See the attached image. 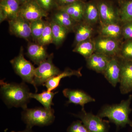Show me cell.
Wrapping results in <instances>:
<instances>
[{"label": "cell", "instance_id": "cell-27", "mask_svg": "<svg viewBox=\"0 0 132 132\" xmlns=\"http://www.w3.org/2000/svg\"><path fill=\"white\" fill-rule=\"evenodd\" d=\"M118 7L121 22L132 21V0L122 3Z\"/></svg>", "mask_w": 132, "mask_h": 132}, {"label": "cell", "instance_id": "cell-36", "mask_svg": "<svg viewBox=\"0 0 132 132\" xmlns=\"http://www.w3.org/2000/svg\"><path fill=\"white\" fill-rule=\"evenodd\" d=\"M19 1V3L21 5L26 3V2H27L30 0H18Z\"/></svg>", "mask_w": 132, "mask_h": 132}, {"label": "cell", "instance_id": "cell-9", "mask_svg": "<svg viewBox=\"0 0 132 132\" xmlns=\"http://www.w3.org/2000/svg\"><path fill=\"white\" fill-rule=\"evenodd\" d=\"M48 14L35 0H30L21 5L19 15L31 22L47 17Z\"/></svg>", "mask_w": 132, "mask_h": 132}, {"label": "cell", "instance_id": "cell-11", "mask_svg": "<svg viewBox=\"0 0 132 132\" xmlns=\"http://www.w3.org/2000/svg\"><path fill=\"white\" fill-rule=\"evenodd\" d=\"M119 57L121 66L120 90L121 94H127L132 91V61Z\"/></svg>", "mask_w": 132, "mask_h": 132}, {"label": "cell", "instance_id": "cell-3", "mask_svg": "<svg viewBox=\"0 0 132 132\" xmlns=\"http://www.w3.org/2000/svg\"><path fill=\"white\" fill-rule=\"evenodd\" d=\"M53 109L44 107L27 108L21 113V119L26 125V128L32 129L35 126H46L52 125L55 119Z\"/></svg>", "mask_w": 132, "mask_h": 132}, {"label": "cell", "instance_id": "cell-19", "mask_svg": "<svg viewBox=\"0 0 132 132\" xmlns=\"http://www.w3.org/2000/svg\"><path fill=\"white\" fill-rule=\"evenodd\" d=\"M86 2L83 0H79L76 2L59 8L60 10L65 12L76 21L79 22L83 20Z\"/></svg>", "mask_w": 132, "mask_h": 132}, {"label": "cell", "instance_id": "cell-21", "mask_svg": "<svg viewBox=\"0 0 132 132\" xmlns=\"http://www.w3.org/2000/svg\"><path fill=\"white\" fill-rule=\"evenodd\" d=\"M98 35L123 39L122 22L106 25H100L97 29Z\"/></svg>", "mask_w": 132, "mask_h": 132}, {"label": "cell", "instance_id": "cell-35", "mask_svg": "<svg viewBox=\"0 0 132 132\" xmlns=\"http://www.w3.org/2000/svg\"><path fill=\"white\" fill-rule=\"evenodd\" d=\"M10 132H34L33 131L32 129H29V128H26L25 130L22 131H12Z\"/></svg>", "mask_w": 132, "mask_h": 132}, {"label": "cell", "instance_id": "cell-30", "mask_svg": "<svg viewBox=\"0 0 132 132\" xmlns=\"http://www.w3.org/2000/svg\"><path fill=\"white\" fill-rule=\"evenodd\" d=\"M67 132H90L87 130L81 120L73 121L68 128Z\"/></svg>", "mask_w": 132, "mask_h": 132}, {"label": "cell", "instance_id": "cell-26", "mask_svg": "<svg viewBox=\"0 0 132 132\" xmlns=\"http://www.w3.org/2000/svg\"><path fill=\"white\" fill-rule=\"evenodd\" d=\"M46 22L42 19L31 22V35L35 42H37L40 38L45 29Z\"/></svg>", "mask_w": 132, "mask_h": 132}, {"label": "cell", "instance_id": "cell-1", "mask_svg": "<svg viewBox=\"0 0 132 132\" xmlns=\"http://www.w3.org/2000/svg\"><path fill=\"white\" fill-rule=\"evenodd\" d=\"M0 86L1 97L7 106L21 108L23 110L28 108L31 92L26 82H8L1 80Z\"/></svg>", "mask_w": 132, "mask_h": 132}, {"label": "cell", "instance_id": "cell-14", "mask_svg": "<svg viewBox=\"0 0 132 132\" xmlns=\"http://www.w3.org/2000/svg\"><path fill=\"white\" fill-rule=\"evenodd\" d=\"M112 58L102 54L94 53L86 59L87 67L97 73L103 74Z\"/></svg>", "mask_w": 132, "mask_h": 132}, {"label": "cell", "instance_id": "cell-10", "mask_svg": "<svg viewBox=\"0 0 132 132\" xmlns=\"http://www.w3.org/2000/svg\"><path fill=\"white\" fill-rule=\"evenodd\" d=\"M8 21L10 32L12 34L27 41L32 38L31 22L19 15Z\"/></svg>", "mask_w": 132, "mask_h": 132}, {"label": "cell", "instance_id": "cell-4", "mask_svg": "<svg viewBox=\"0 0 132 132\" xmlns=\"http://www.w3.org/2000/svg\"><path fill=\"white\" fill-rule=\"evenodd\" d=\"M53 54L49 55L46 60L41 63L35 68L34 79V87L36 92L38 91V87L44 86L45 82L50 78L60 73L61 71L53 63Z\"/></svg>", "mask_w": 132, "mask_h": 132}, {"label": "cell", "instance_id": "cell-7", "mask_svg": "<svg viewBox=\"0 0 132 132\" xmlns=\"http://www.w3.org/2000/svg\"><path fill=\"white\" fill-rule=\"evenodd\" d=\"M94 53H100L113 57L118 56L122 40L98 35L93 38Z\"/></svg>", "mask_w": 132, "mask_h": 132}, {"label": "cell", "instance_id": "cell-32", "mask_svg": "<svg viewBox=\"0 0 132 132\" xmlns=\"http://www.w3.org/2000/svg\"><path fill=\"white\" fill-rule=\"evenodd\" d=\"M45 12H48L56 6L55 0H35Z\"/></svg>", "mask_w": 132, "mask_h": 132}, {"label": "cell", "instance_id": "cell-34", "mask_svg": "<svg viewBox=\"0 0 132 132\" xmlns=\"http://www.w3.org/2000/svg\"><path fill=\"white\" fill-rule=\"evenodd\" d=\"M111 1L113 2L118 6L122 3L127 1H130V0H111Z\"/></svg>", "mask_w": 132, "mask_h": 132}, {"label": "cell", "instance_id": "cell-23", "mask_svg": "<svg viewBox=\"0 0 132 132\" xmlns=\"http://www.w3.org/2000/svg\"><path fill=\"white\" fill-rule=\"evenodd\" d=\"M50 23L53 39V43L58 46L64 42L67 35L70 32L67 29L52 19Z\"/></svg>", "mask_w": 132, "mask_h": 132}, {"label": "cell", "instance_id": "cell-6", "mask_svg": "<svg viewBox=\"0 0 132 132\" xmlns=\"http://www.w3.org/2000/svg\"><path fill=\"white\" fill-rule=\"evenodd\" d=\"M98 10L100 25L121 23L119 9L111 0H95Z\"/></svg>", "mask_w": 132, "mask_h": 132}, {"label": "cell", "instance_id": "cell-28", "mask_svg": "<svg viewBox=\"0 0 132 132\" xmlns=\"http://www.w3.org/2000/svg\"><path fill=\"white\" fill-rule=\"evenodd\" d=\"M53 34L50 22H46L44 31L36 43L45 46L51 43H53Z\"/></svg>", "mask_w": 132, "mask_h": 132}, {"label": "cell", "instance_id": "cell-31", "mask_svg": "<svg viewBox=\"0 0 132 132\" xmlns=\"http://www.w3.org/2000/svg\"><path fill=\"white\" fill-rule=\"evenodd\" d=\"M122 36L124 40L132 39V21L122 22Z\"/></svg>", "mask_w": 132, "mask_h": 132}, {"label": "cell", "instance_id": "cell-8", "mask_svg": "<svg viewBox=\"0 0 132 132\" xmlns=\"http://www.w3.org/2000/svg\"><path fill=\"white\" fill-rule=\"evenodd\" d=\"M73 115L80 119L90 132H109V121L103 120L92 113L87 112L85 108H82L79 113Z\"/></svg>", "mask_w": 132, "mask_h": 132}, {"label": "cell", "instance_id": "cell-12", "mask_svg": "<svg viewBox=\"0 0 132 132\" xmlns=\"http://www.w3.org/2000/svg\"><path fill=\"white\" fill-rule=\"evenodd\" d=\"M62 93L64 96L68 99L67 104L79 105L82 107V108H85V104L95 101L94 98L82 90L66 88L63 90Z\"/></svg>", "mask_w": 132, "mask_h": 132}, {"label": "cell", "instance_id": "cell-25", "mask_svg": "<svg viewBox=\"0 0 132 132\" xmlns=\"http://www.w3.org/2000/svg\"><path fill=\"white\" fill-rule=\"evenodd\" d=\"M58 92H50L44 91L40 93H31L30 97L31 99H34L39 102L43 107L47 109H52V106L54 105L53 98Z\"/></svg>", "mask_w": 132, "mask_h": 132}, {"label": "cell", "instance_id": "cell-18", "mask_svg": "<svg viewBox=\"0 0 132 132\" xmlns=\"http://www.w3.org/2000/svg\"><path fill=\"white\" fill-rule=\"evenodd\" d=\"M27 54L29 59L38 66L49 56L45 46L35 42L31 43L28 45Z\"/></svg>", "mask_w": 132, "mask_h": 132}, {"label": "cell", "instance_id": "cell-22", "mask_svg": "<svg viewBox=\"0 0 132 132\" xmlns=\"http://www.w3.org/2000/svg\"><path fill=\"white\" fill-rule=\"evenodd\" d=\"M52 19L67 29L70 32H73L78 22L65 12L59 9L53 15Z\"/></svg>", "mask_w": 132, "mask_h": 132}, {"label": "cell", "instance_id": "cell-15", "mask_svg": "<svg viewBox=\"0 0 132 132\" xmlns=\"http://www.w3.org/2000/svg\"><path fill=\"white\" fill-rule=\"evenodd\" d=\"M103 75L112 86L115 87L120 82V60L118 56L112 57Z\"/></svg>", "mask_w": 132, "mask_h": 132}, {"label": "cell", "instance_id": "cell-16", "mask_svg": "<svg viewBox=\"0 0 132 132\" xmlns=\"http://www.w3.org/2000/svg\"><path fill=\"white\" fill-rule=\"evenodd\" d=\"M75 47L78 43L93 38L95 32L94 26L82 21L78 22L74 28Z\"/></svg>", "mask_w": 132, "mask_h": 132}, {"label": "cell", "instance_id": "cell-33", "mask_svg": "<svg viewBox=\"0 0 132 132\" xmlns=\"http://www.w3.org/2000/svg\"><path fill=\"white\" fill-rule=\"evenodd\" d=\"M79 0H55L57 9L70 5Z\"/></svg>", "mask_w": 132, "mask_h": 132}, {"label": "cell", "instance_id": "cell-5", "mask_svg": "<svg viewBox=\"0 0 132 132\" xmlns=\"http://www.w3.org/2000/svg\"><path fill=\"white\" fill-rule=\"evenodd\" d=\"M23 47H21L19 55L10 61L15 72L21 78L23 82L34 86V79L35 68L24 57Z\"/></svg>", "mask_w": 132, "mask_h": 132}, {"label": "cell", "instance_id": "cell-2", "mask_svg": "<svg viewBox=\"0 0 132 132\" xmlns=\"http://www.w3.org/2000/svg\"><path fill=\"white\" fill-rule=\"evenodd\" d=\"M132 95H129L127 100L121 101L119 104H108L103 106L97 115L101 118H107L109 121L115 124L118 127H124L128 125L132 127V121L129 116L132 109L130 105Z\"/></svg>", "mask_w": 132, "mask_h": 132}, {"label": "cell", "instance_id": "cell-13", "mask_svg": "<svg viewBox=\"0 0 132 132\" xmlns=\"http://www.w3.org/2000/svg\"><path fill=\"white\" fill-rule=\"evenodd\" d=\"M21 5L18 0H1L0 22L8 21L19 16Z\"/></svg>", "mask_w": 132, "mask_h": 132}, {"label": "cell", "instance_id": "cell-29", "mask_svg": "<svg viewBox=\"0 0 132 132\" xmlns=\"http://www.w3.org/2000/svg\"><path fill=\"white\" fill-rule=\"evenodd\" d=\"M118 56L125 60L132 61V39L123 41Z\"/></svg>", "mask_w": 132, "mask_h": 132}, {"label": "cell", "instance_id": "cell-20", "mask_svg": "<svg viewBox=\"0 0 132 132\" xmlns=\"http://www.w3.org/2000/svg\"><path fill=\"white\" fill-rule=\"evenodd\" d=\"M83 21L93 26L100 24L98 10L95 0L86 2Z\"/></svg>", "mask_w": 132, "mask_h": 132}, {"label": "cell", "instance_id": "cell-24", "mask_svg": "<svg viewBox=\"0 0 132 132\" xmlns=\"http://www.w3.org/2000/svg\"><path fill=\"white\" fill-rule=\"evenodd\" d=\"M73 52L81 55L86 60L87 59L95 52L93 38L78 43L75 47Z\"/></svg>", "mask_w": 132, "mask_h": 132}, {"label": "cell", "instance_id": "cell-17", "mask_svg": "<svg viewBox=\"0 0 132 132\" xmlns=\"http://www.w3.org/2000/svg\"><path fill=\"white\" fill-rule=\"evenodd\" d=\"M82 69L81 67L77 70H73L67 68L63 72H62L58 75L49 79L45 82L44 86L46 88L47 91L52 92L59 87L62 78L71 77L73 76H75L78 77H81L82 75L81 73Z\"/></svg>", "mask_w": 132, "mask_h": 132}]
</instances>
